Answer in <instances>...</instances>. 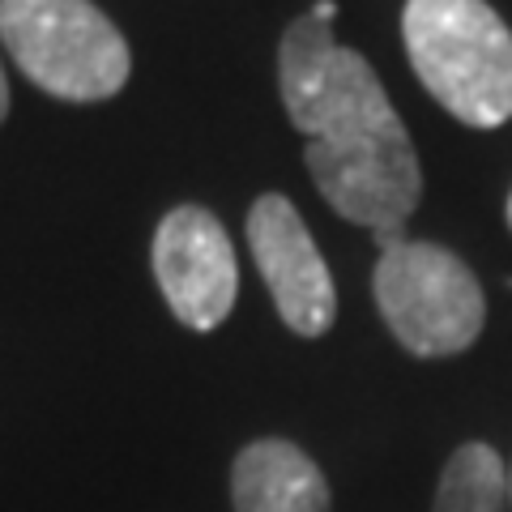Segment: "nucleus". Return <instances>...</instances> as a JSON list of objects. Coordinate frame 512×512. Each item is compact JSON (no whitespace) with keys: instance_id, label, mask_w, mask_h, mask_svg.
I'll use <instances>...</instances> for the list:
<instances>
[{"instance_id":"1","label":"nucleus","mask_w":512,"mask_h":512,"mask_svg":"<svg viewBox=\"0 0 512 512\" xmlns=\"http://www.w3.org/2000/svg\"><path fill=\"white\" fill-rule=\"evenodd\" d=\"M402 39L448 116L470 128L512 120V30L487 0H406Z\"/></svg>"},{"instance_id":"2","label":"nucleus","mask_w":512,"mask_h":512,"mask_svg":"<svg viewBox=\"0 0 512 512\" xmlns=\"http://www.w3.org/2000/svg\"><path fill=\"white\" fill-rule=\"evenodd\" d=\"M0 39L30 82L69 103L111 99L133 69L124 35L90 0H0Z\"/></svg>"},{"instance_id":"3","label":"nucleus","mask_w":512,"mask_h":512,"mask_svg":"<svg viewBox=\"0 0 512 512\" xmlns=\"http://www.w3.org/2000/svg\"><path fill=\"white\" fill-rule=\"evenodd\" d=\"M372 295L384 325L410 355L448 359L478 342L487 299L474 269L427 239H393L380 248Z\"/></svg>"},{"instance_id":"4","label":"nucleus","mask_w":512,"mask_h":512,"mask_svg":"<svg viewBox=\"0 0 512 512\" xmlns=\"http://www.w3.org/2000/svg\"><path fill=\"white\" fill-rule=\"evenodd\" d=\"M278 86L286 116L308 141H338L402 120L372 64L342 47L312 13L286 26L278 47Z\"/></svg>"},{"instance_id":"5","label":"nucleus","mask_w":512,"mask_h":512,"mask_svg":"<svg viewBox=\"0 0 512 512\" xmlns=\"http://www.w3.org/2000/svg\"><path fill=\"white\" fill-rule=\"evenodd\" d=\"M303 163L329 210L367 227L380 248L402 239V222L419 210L423 171L402 120L338 141H308Z\"/></svg>"},{"instance_id":"6","label":"nucleus","mask_w":512,"mask_h":512,"mask_svg":"<svg viewBox=\"0 0 512 512\" xmlns=\"http://www.w3.org/2000/svg\"><path fill=\"white\" fill-rule=\"evenodd\" d=\"M154 278L180 325L210 333L231 316L239 295V265L231 235L201 205H180L154 231Z\"/></svg>"},{"instance_id":"7","label":"nucleus","mask_w":512,"mask_h":512,"mask_svg":"<svg viewBox=\"0 0 512 512\" xmlns=\"http://www.w3.org/2000/svg\"><path fill=\"white\" fill-rule=\"evenodd\" d=\"M248 248L261 269L269 295L278 303V316L299 338H320L329 333L338 316V291L333 274L320 256L312 231L282 192H265L248 210Z\"/></svg>"},{"instance_id":"8","label":"nucleus","mask_w":512,"mask_h":512,"mask_svg":"<svg viewBox=\"0 0 512 512\" xmlns=\"http://www.w3.org/2000/svg\"><path fill=\"white\" fill-rule=\"evenodd\" d=\"M235 512H333L329 483L291 440H252L231 466Z\"/></svg>"},{"instance_id":"9","label":"nucleus","mask_w":512,"mask_h":512,"mask_svg":"<svg viewBox=\"0 0 512 512\" xmlns=\"http://www.w3.org/2000/svg\"><path fill=\"white\" fill-rule=\"evenodd\" d=\"M508 508V470L491 444H461L444 461L436 508L431 512H504Z\"/></svg>"},{"instance_id":"10","label":"nucleus","mask_w":512,"mask_h":512,"mask_svg":"<svg viewBox=\"0 0 512 512\" xmlns=\"http://www.w3.org/2000/svg\"><path fill=\"white\" fill-rule=\"evenodd\" d=\"M312 18L325 22V26H333V18H338V5H333V0H320V5L312 9Z\"/></svg>"},{"instance_id":"11","label":"nucleus","mask_w":512,"mask_h":512,"mask_svg":"<svg viewBox=\"0 0 512 512\" xmlns=\"http://www.w3.org/2000/svg\"><path fill=\"white\" fill-rule=\"evenodd\" d=\"M9 111V82H5V69H0V120H5Z\"/></svg>"},{"instance_id":"12","label":"nucleus","mask_w":512,"mask_h":512,"mask_svg":"<svg viewBox=\"0 0 512 512\" xmlns=\"http://www.w3.org/2000/svg\"><path fill=\"white\" fill-rule=\"evenodd\" d=\"M508 227H512V192H508Z\"/></svg>"},{"instance_id":"13","label":"nucleus","mask_w":512,"mask_h":512,"mask_svg":"<svg viewBox=\"0 0 512 512\" xmlns=\"http://www.w3.org/2000/svg\"><path fill=\"white\" fill-rule=\"evenodd\" d=\"M508 495H512V483H508Z\"/></svg>"}]
</instances>
